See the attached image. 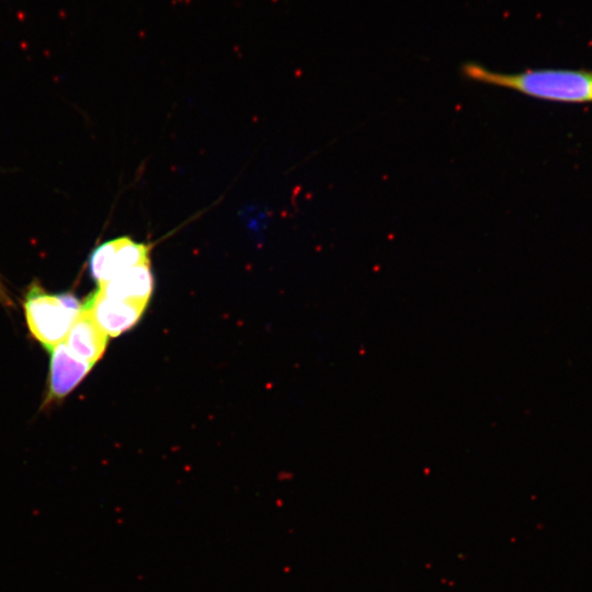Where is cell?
I'll use <instances>...</instances> for the list:
<instances>
[{"label":"cell","mask_w":592,"mask_h":592,"mask_svg":"<svg viewBox=\"0 0 592 592\" xmlns=\"http://www.w3.org/2000/svg\"><path fill=\"white\" fill-rule=\"evenodd\" d=\"M50 352L46 405L59 401L68 396L84 379L93 366L73 355L65 342L57 344Z\"/></svg>","instance_id":"obj_5"},{"label":"cell","mask_w":592,"mask_h":592,"mask_svg":"<svg viewBox=\"0 0 592 592\" xmlns=\"http://www.w3.org/2000/svg\"><path fill=\"white\" fill-rule=\"evenodd\" d=\"M462 73L468 80L517 91L553 102H592V71L583 69H530L505 73L477 62H465Z\"/></svg>","instance_id":"obj_1"},{"label":"cell","mask_w":592,"mask_h":592,"mask_svg":"<svg viewBox=\"0 0 592 592\" xmlns=\"http://www.w3.org/2000/svg\"><path fill=\"white\" fill-rule=\"evenodd\" d=\"M65 343L73 355L94 365L104 354L107 335L82 305L80 314L68 331Z\"/></svg>","instance_id":"obj_6"},{"label":"cell","mask_w":592,"mask_h":592,"mask_svg":"<svg viewBox=\"0 0 592 592\" xmlns=\"http://www.w3.org/2000/svg\"><path fill=\"white\" fill-rule=\"evenodd\" d=\"M23 308L30 332L52 351L68 334L82 305L70 293L50 294L33 284L25 294Z\"/></svg>","instance_id":"obj_2"},{"label":"cell","mask_w":592,"mask_h":592,"mask_svg":"<svg viewBox=\"0 0 592 592\" xmlns=\"http://www.w3.org/2000/svg\"><path fill=\"white\" fill-rule=\"evenodd\" d=\"M148 244L128 237L116 238L96 247L89 257V271L99 286L124 271L149 261Z\"/></svg>","instance_id":"obj_3"},{"label":"cell","mask_w":592,"mask_h":592,"mask_svg":"<svg viewBox=\"0 0 592 592\" xmlns=\"http://www.w3.org/2000/svg\"><path fill=\"white\" fill-rule=\"evenodd\" d=\"M101 330L111 338H116L133 328L147 305L115 299L105 296L99 289L83 304Z\"/></svg>","instance_id":"obj_4"},{"label":"cell","mask_w":592,"mask_h":592,"mask_svg":"<svg viewBox=\"0 0 592 592\" xmlns=\"http://www.w3.org/2000/svg\"><path fill=\"white\" fill-rule=\"evenodd\" d=\"M0 303H2L5 306L12 305V300L1 281H0Z\"/></svg>","instance_id":"obj_8"},{"label":"cell","mask_w":592,"mask_h":592,"mask_svg":"<svg viewBox=\"0 0 592 592\" xmlns=\"http://www.w3.org/2000/svg\"><path fill=\"white\" fill-rule=\"evenodd\" d=\"M107 297L148 305L153 291L150 262L133 266L99 286Z\"/></svg>","instance_id":"obj_7"}]
</instances>
